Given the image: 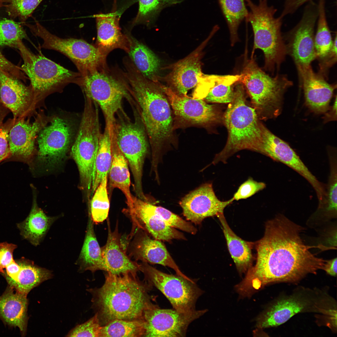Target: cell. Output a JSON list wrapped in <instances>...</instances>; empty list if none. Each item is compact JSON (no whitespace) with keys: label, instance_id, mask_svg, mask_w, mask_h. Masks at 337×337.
I'll return each mask as SVG.
<instances>
[{"label":"cell","instance_id":"cell-37","mask_svg":"<svg viewBox=\"0 0 337 337\" xmlns=\"http://www.w3.org/2000/svg\"><path fill=\"white\" fill-rule=\"evenodd\" d=\"M145 333L143 319L115 320L102 326L100 337H144Z\"/></svg>","mask_w":337,"mask_h":337},{"label":"cell","instance_id":"cell-31","mask_svg":"<svg viewBox=\"0 0 337 337\" xmlns=\"http://www.w3.org/2000/svg\"><path fill=\"white\" fill-rule=\"evenodd\" d=\"M129 43L128 53L136 69L144 77L158 81L160 61L155 54L135 38L127 35Z\"/></svg>","mask_w":337,"mask_h":337},{"label":"cell","instance_id":"cell-25","mask_svg":"<svg viewBox=\"0 0 337 337\" xmlns=\"http://www.w3.org/2000/svg\"><path fill=\"white\" fill-rule=\"evenodd\" d=\"M108 236L105 245L101 248L105 271L115 275L127 273H137L140 265L133 261L126 254L118 232V224L112 232L108 223Z\"/></svg>","mask_w":337,"mask_h":337},{"label":"cell","instance_id":"cell-41","mask_svg":"<svg viewBox=\"0 0 337 337\" xmlns=\"http://www.w3.org/2000/svg\"><path fill=\"white\" fill-rule=\"evenodd\" d=\"M236 82H217L209 90L205 99L207 101L212 103H230L234 99V85Z\"/></svg>","mask_w":337,"mask_h":337},{"label":"cell","instance_id":"cell-20","mask_svg":"<svg viewBox=\"0 0 337 337\" xmlns=\"http://www.w3.org/2000/svg\"><path fill=\"white\" fill-rule=\"evenodd\" d=\"M19 80L0 69V102L14 119L25 117L37 101L30 85L26 86Z\"/></svg>","mask_w":337,"mask_h":337},{"label":"cell","instance_id":"cell-21","mask_svg":"<svg viewBox=\"0 0 337 337\" xmlns=\"http://www.w3.org/2000/svg\"><path fill=\"white\" fill-rule=\"evenodd\" d=\"M296 65L306 105L316 114L326 113L330 109V103L336 85L329 84L324 76L314 72L310 64Z\"/></svg>","mask_w":337,"mask_h":337},{"label":"cell","instance_id":"cell-48","mask_svg":"<svg viewBox=\"0 0 337 337\" xmlns=\"http://www.w3.org/2000/svg\"><path fill=\"white\" fill-rule=\"evenodd\" d=\"M320 72L321 75L324 74L337 61V35L333 41V46L329 53L324 57L320 59Z\"/></svg>","mask_w":337,"mask_h":337},{"label":"cell","instance_id":"cell-53","mask_svg":"<svg viewBox=\"0 0 337 337\" xmlns=\"http://www.w3.org/2000/svg\"><path fill=\"white\" fill-rule=\"evenodd\" d=\"M336 96L334 102V105L331 108V110L330 112L326 113L325 116V121H328L331 120H335V118L336 119L337 116V100Z\"/></svg>","mask_w":337,"mask_h":337},{"label":"cell","instance_id":"cell-30","mask_svg":"<svg viewBox=\"0 0 337 337\" xmlns=\"http://www.w3.org/2000/svg\"><path fill=\"white\" fill-rule=\"evenodd\" d=\"M217 217L221 223L229 251L238 272L240 274L247 272L252 266V250L254 243L244 240L237 236L228 225L223 213Z\"/></svg>","mask_w":337,"mask_h":337},{"label":"cell","instance_id":"cell-52","mask_svg":"<svg viewBox=\"0 0 337 337\" xmlns=\"http://www.w3.org/2000/svg\"><path fill=\"white\" fill-rule=\"evenodd\" d=\"M337 258H334L330 260H326L323 268L328 275L333 276H336L337 274Z\"/></svg>","mask_w":337,"mask_h":337},{"label":"cell","instance_id":"cell-49","mask_svg":"<svg viewBox=\"0 0 337 337\" xmlns=\"http://www.w3.org/2000/svg\"><path fill=\"white\" fill-rule=\"evenodd\" d=\"M160 0H139V7L137 20L148 16L158 8Z\"/></svg>","mask_w":337,"mask_h":337},{"label":"cell","instance_id":"cell-35","mask_svg":"<svg viewBox=\"0 0 337 337\" xmlns=\"http://www.w3.org/2000/svg\"><path fill=\"white\" fill-rule=\"evenodd\" d=\"M111 141L108 129L105 126L99 141L96 156L91 189L94 193L103 178L108 176L112 161Z\"/></svg>","mask_w":337,"mask_h":337},{"label":"cell","instance_id":"cell-51","mask_svg":"<svg viewBox=\"0 0 337 337\" xmlns=\"http://www.w3.org/2000/svg\"><path fill=\"white\" fill-rule=\"evenodd\" d=\"M6 273L4 274L8 276L11 280H15L20 271L21 266L20 264L16 262L14 260L5 268Z\"/></svg>","mask_w":337,"mask_h":337},{"label":"cell","instance_id":"cell-39","mask_svg":"<svg viewBox=\"0 0 337 337\" xmlns=\"http://www.w3.org/2000/svg\"><path fill=\"white\" fill-rule=\"evenodd\" d=\"M108 176H106L94 192L91 200L90 216L93 223L102 222L108 217L110 203L107 190Z\"/></svg>","mask_w":337,"mask_h":337},{"label":"cell","instance_id":"cell-36","mask_svg":"<svg viewBox=\"0 0 337 337\" xmlns=\"http://www.w3.org/2000/svg\"><path fill=\"white\" fill-rule=\"evenodd\" d=\"M218 1L228 27L231 44L233 46L239 40V27L248 13L245 1L218 0Z\"/></svg>","mask_w":337,"mask_h":337},{"label":"cell","instance_id":"cell-8","mask_svg":"<svg viewBox=\"0 0 337 337\" xmlns=\"http://www.w3.org/2000/svg\"><path fill=\"white\" fill-rule=\"evenodd\" d=\"M132 108V121L124 109L116 114L111 131L117 145L126 158L134 180L133 190H143L142 178L143 166L148 150V136L137 110Z\"/></svg>","mask_w":337,"mask_h":337},{"label":"cell","instance_id":"cell-14","mask_svg":"<svg viewBox=\"0 0 337 337\" xmlns=\"http://www.w3.org/2000/svg\"><path fill=\"white\" fill-rule=\"evenodd\" d=\"M318 16V4L313 1L309 2L300 21L287 34V53L296 64L310 65L316 58L314 32Z\"/></svg>","mask_w":337,"mask_h":337},{"label":"cell","instance_id":"cell-55","mask_svg":"<svg viewBox=\"0 0 337 337\" xmlns=\"http://www.w3.org/2000/svg\"><path fill=\"white\" fill-rule=\"evenodd\" d=\"M0 5H1V3H0Z\"/></svg>","mask_w":337,"mask_h":337},{"label":"cell","instance_id":"cell-3","mask_svg":"<svg viewBox=\"0 0 337 337\" xmlns=\"http://www.w3.org/2000/svg\"><path fill=\"white\" fill-rule=\"evenodd\" d=\"M105 275L102 286L87 290L101 326L115 320L143 319L145 311L157 305L149 294L152 286L139 280L137 273Z\"/></svg>","mask_w":337,"mask_h":337},{"label":"cell","instance_id":"cell-18","mask_svg":"<svg viewBox=\"0 0 337 337\" xmlns=\"http://www.w3.org/2000/svg\"><path fill=\"white\" fill-rule=\"evenodd\" d=\"M262 131L260 153L295 171L310 183L316 195L321 194L324 190L325 184L311 173L294 150L263 125Z\"/></svg>","mask_w":337,"mask_h":337},{"label":"cell","instance_id":"cell-15","mask_svg":"<svg viewBox=\"0 0 337 337\" xmlns=\"http://www.w3.org/2000/svg\"><path fill=\"white\" fill-rule=\"evenodd\" d=\"M39 132L37 139L39 158L51 164L61 161L65 156L73 139L72 125L67 120L56 117Z\"/></svg>","mask_w":337,"mask_h":337},{"label":"cell","instance_id":"cell-28","mask_svg":"<svg viewBox=\"0 0 337 337\" xmlns=\"http://www.w3.org/2000/svg\"><path fill=\"white\" fill-rule=\"evenodd\" d=\"M112 155L109 173V191L118 188L124 193L126 199L127 208L133 203V195L130 191V179L128 161L116 143L113 134L110 133Z\"/></svg>","mask_w":337,"mask_h":337},{"label":"cell","instance_id":"cell-16","mask_svg":"<svg viewBox=\"0 0 337 337\" xmlns=\"http://www.w3.org/2000/svg\"><path fill=\"white\" fill-rule=\"evenodd\" d=\"M232 198L221 201L216 196L211 183H204L189 192L179 202L183 213L192 222L200 225L205 218L217 217L234 201Z\"/></svg>","mask_w":337,"mask_h":337},{"label":"cell","instance_id":"cell-45","mask_svg":"<svg viewBox=\"0 0 337 337\" xmlns=\"http://www.w3.org/2000/svg\"><path fill=\"white\" fill-rule=\"evenodd\" d=\"M266 187L265 183L258 182L250 177L239 186L232 198L234 200L236 201L246 199L263 190Z\"/></svg>","mask_w":337,"mask_h":337},{"label":"cell","instance_id":"cell-42","mask_svg":"<svg viewBox=\"0 0 337 337\" xmlns=\"http://www.w3.org/2000/svg\"><path fill=\"white\" fill-rule=\"evenodd\" d=\"M8 110L0 102V163L11 156L8 134L14 119L9 120L4 123V120Z\"/></svg>","mask_w":337,"mask_h":337},{"label":"cell","instance_id":"cell-19","mask_svg":"<svg viewBox=\"0 0 337 337\" xmlns=\"http://www.w3.org/2000/svg\"><path fill=\"white\" fill-rule=\"evenodd\" d=\"M133 203L126 210L132 222V235L136 229L150 234L156 240L170 242L173 239L186 240L184 234L167 224L149 208L148 203L133 196Z\"/></svg>","mask_w":337,"mask_h":337},{"label":"cell","instance_id":"cell-33","mask_svg":"<svg viewBox=\"0 0 337 337\" xmlns=\"http://www.w3.org/2000/svg\"><path fill=\"white\" fill-rule=\"evenodd\" d=\"M19 264L21 269L15 280L4 275L9 286L21 293L27 295L34 288L52 276L50 271L38 266L30 261L24 260Z\"/></svg>","mask_w":337,"mask_h":337},{"label":"cell","instance_id":"cell-47","mask_svg":"<svg viewBox=\"0 0 337 337\" xmlns=\"http://www.w3.org/2000/svg\"><path fill=\"white\" fill-rule=\"evenodd\" d=\"M0 69L8 75L19 80L25 81L27 77L21 67L12 63L0 51Z\"/></svg>","mask_w":337,"mask_h":337},{"label":"cell","instance_id":"cell-50","mask_svg":"<svg viewBox=\"0 0 337 337\" xmlns=\"http://www.w3.org/2000/svg\"><path fill=\"white\" fill-rule=\"evenodd\" d=\"M313 0H285L283 10L280 17L282 18L295 13L301 6Z\"/></svg>","mask_w":337,"mask_h":337},{"label":"cell","instance_id":"cell-44","mask_svg":"<svg viewBox=\"0 0 337 337\" xmlns=\"http://www.w3.org/2000/svg\"><path fill=\"white\" fill-rule=\"evenodd\" d=\"M9 8L16 16L25 20L42 0H7Z\"/></svg>","mask_w":337,"mask_h":337},{"label":"cell","instance_id":"cell-7","mask_svg":"<svg viewBox=\"0 0 337 337\" xmlns=\"http://www.w3.org/2000/svg\"><path fill=\"white\" fill-rule=\"evenodd\" d=\"M239 75L238 81L247 90L255 106L265 118L276 117L280 114L284 94L293 85L287 76H270L252 57L245 60Z\"/></svg>","mask_w":337,"mask_h":337},{"label":"cell","instance_id":"cell-26","mask_svg":"<svg viewBox=\"0 0 337 337\" xmlns=\"http://www.w3.org/2000/svg\"><path fill=\"white\" fill-rule=\"evenodd\" d=\"M97 29V46L106 55L111 51L120 48L127 53L129 43L127 35L123 34L115 11L95 15Z\"/></svg>","mask_w":337,"mask_h":337},{"label":"cell","instance_id":"cell-46","mask_svg":"<svg viewBox=\"0 0 337 337\" xmlns=\"http://www.w3.org/2000/svg\"><path fill=\"white\" fill-rule=\"evenodd\" d=\"M17 247L16 245L6 242L0 243V272L4 274V269L14 261L13 252Z\"/></svg>","mask_w":337,"mask_h":337},{"label":"cell","instance_id":"cell-22","mask_svg":"<svg viewBox=\"0 0 337 337\" xmlns=\"http://www.w3.org/2000/svg\"><path fill=\"white\" fill-rule=\"evenodd\" d=\"M46 122L40 116L32 123L26 120L25 117L14 119L8 134L11 156L22 160L30 159L35 150L36 135Z\"/></svg>","mask_w":337,"mask_h":337},{"label":"cell","instance_id":"cell-34","mask_svg":"<svg viewBox=\"0 0 337 337\" xmlns=\"http://www.w3.org/2000/svg\"><path fill=\"white\" fill-rule=\"evenodd\" d=\"M93 223L90 215L84 243L77 263L81 271H105L101 248L95 235Z\"/></svg>","mask_w":337,"mask_h":337},{"label":"cell","instance_id":"cell-43","mask_svg":"<svg viewBox=\"0 0 337 337\" xmlns=\"http://www.w3.org/2000/svg\"><path fill=\"white\" fill-rule=\"evenodd\" d=\"M101 327L97 315L95 313L88 321L71 330L66 336L100 337Z\"/></svg>","mask_w":337,"mask_h":337},{"label":"cell","instance_id":"cell-2","mask_svg":"<svg viewBox=\"0 0 337 337\" xmlns=\"http://www.w3.org/2000/svg\"><path fill=\"white\" fill-rule=\"evenodd\" d=\"M123 79L141 118L152 150L151 168L157 169L163 149L170 143L173 126L170 103L157 81L144 77L132 64L126 67Z\"/></svg>","mask_w":337,"mask_h":337},{"label":"cell","instance_id":"cell-12","mask_svg":"<svg viewBox=\"0 0 337 337\" xmlns=\"http://www.w3.org/2000/svg\"><path fill=\"white\" fill-rule=\"evenodd\" d=\"M140 265L144 280L165 296L173 309L184 313L197 310L196 302L203 291L193 280L163 272L146 262Z\"/></svg>","mask_w":337,"mask_h":337},{"label":"cell","instance_id":"cell-29","mask_svg":"<svg viewBox=\"0 0 337 337\" xmlns=\"http://www.w3.org/2000/svg\"><path fill=\"white\" fill-rule=\"evenodd\" d=\"M330 172L325 195L309 220L315 226L337 217V160L336 153L329 151Z\"/></svg>","mask_w":337,"mask_h":337},{"label":"cell","instance_id":"cell-10","mask_svg":"<svg viewBox=\"0 0 337 337\" xmlns=\"http://www.w3.org/2000/svg\"><path fill=\"white\" fill-rule=\"evenodd\" d=\"M106 69L96 70L83 76L81 86L84 94L99 107L103 114L105 126L113 128L116 113L123 109L122 101L132 97L121 79L109 74Z\"/></svg>","mask_w":337,"mask_h":337},{"label":"cell","instance_id":"cell-9","mask_svg":"<svg viewBox=\"0 0 337 337\" xmlns=\"http://www.w3.org/2000/svg\"><path fill=\"white\" fill-rule=\"evenodd\" d=\"M17 48L24 62L21 68L30 80L36 100L71 83L81 86L83 78L79 72L66 69L42 55L34 54L22 42Z\"/></svg>","mask_w":337,"mask_h":337},{"label":"cell","instance_id":"cell-11","mask_svg":"<svg viewBox=\"0 0 337 337\" xmlns=\"http://www.w3.org/2000/svg\"><path fill=\"white\" fill-rule=\"evenodd\" d=\"M31 28L34 34L42 40V48L56 51L66 56L82 76L94 71L106 68V55L96 45L81 39L59 37L38 22Z\"/></svg>","mask_w":337,"mask_h":337},{"label":"cell","instance_id":"cell-23","mask_svg":"<svg viewBox=\"0 0 337 337\" xmlns=\"http://www.w3.org/2000/svg\"><path fill=\"white\" fill-rule=\"evenodd\" d=\"M205 42L189 55L174 64L166 80L174 91L187 96L188 91L196 86L202 71L201 59Z\"/></svg>","mask_w":337,"mask_h":337},{"label":"cell","instance_id":"cell-40","mask_svg":"<svg viewBox=\"0 0 337 337\" xmlns=\"http://www.w3.org/2000/svg\"><path fill=\"white\" fill-rule=\"evenodd\" d=\"M27 38L25 31L17 23L6 19L0 21V47L8 46L17 48L22 39Z\"/></svg>","mask_w":337,"mask_h":337},{"label":"cell","instance_id":"cell-27","mask_svg":"<svg viewBox=\"0 0 337 337\" xmlns=\"http://www.w3.org/2000/svg\"><path fill=\"white\" fill-rule=\"evenodd\" d=\"M27 296L9 286L0 296V317L8 325L18 327L23 335L27 324Z\"/></svg>","mask_w":337,"mask_h":337},{"label":"cell","instance_id":"cell-6","mask_svg":"<svg viewBox=\"0 0 337 337\" xmlns=\"http://www.w3.org/2000/svg\"><path fill=\"white\" fill-rule=\"evenodd\" d=\"M250 11L245 19L252 27L254 34L252 53L256 49L264 54V69L272 74L278 69L287 53L281 32L283 18L275 17L277 9L268 5L267 0H259L258 4L245 0Z\"/></svg>","mask_w":337,"mask_h":337},{"label":"cell","instance_id":"cell-5","mask_svg":"<svg viewBox=\"0 0 337 337\" xmlns=\"http://www.w3.org/2000/svg\"><path fill=\"white\" fill-rule=\"evenodd\" d=\"M336 307V301L327 291L300 286L271 302L258 316L256 325L259 329L277 326L303 312L319 313L326 318Z\"/></svg>","mask_w":337,"mask_h":337},{"label":"cell","instance_id":"cell-24","mask_svg":"<svg viewBox=\"0 0 337 337\" xmlns=\"http://www.w3.org/2000/svg\"><path fill=\"white\" fill-rule=\"evenodd\" d=\"M140 230L131 245L130 255L134 258L142 262L168 266L173 270L176 274L191 279L180 271L163 243L152 239L146 232Z\"/></svg>","mask_w":337,"mask_h":337},{"label":"cell","instance_id":"cell-38","mask_svg":"<svg viewBox=\"0 0 337 337\" xmlns=\"http://www.w3.org/2000/svg\"><path fill=\"white\" fill-rule=\"evenodd\" d=\"M325 4V0H319L318 4L317 27L314 43L316 58L319 59L329 53L333 43L326 17Z\"/></svg>","mask_w":337,"mask_h":337},{"label":"cell","instance_id":"cell-32","mask_svg":"<svg viewBox=\"0 0 337 337\" xmlns=\"http://www.w3.org/2000/svg\"><path fill=\"white\" fill-rule=\"evenodd\" d=\"M57 217L47 216L34 202L27 218L17 225L21 234L32 245H39Z\"/></svg>","mask_w":337,"mask_h":337},{"label":"cell","instance_id":"cell-13","mask_svg":"<svg viewBox=\"0 0 337 337\" xmlns=\"http://www.w3.org/2000/svg\"><path fill=\"white\" fill-rule=\"evenodd\" d=\"M207 311L197 310L190 313H181L173 309H161L157 305L144 312V336L184 337L190 324Z\"/></svg>","mask_w":337,"mask_h":337},{"label":"cell","instance_id":"cell-4","mask_svg":"<svg viewBox=\"0 0 337 337\" xmlns=\"http://www.w3.org/2000/svg\"><path fill=\"white\" fill-rule=\"evenodd\" d=\"M245 88L239 81L234 85V95L224 115L228 132L224 148L217 154L211 164H224L236 153L248 149L260 153L262 141V125L255 109L247 103Z\"/></svg>","mask_w":337,"mask_h":337},{"label":"cell","instance_id":"cell-54","mask_svg":"<svg viewBox=\"0 0 337 337\" xmlns=\"http://www.w3.org/2000/svg\"><path fill=\"white\" fill-rule=\"evenodd\" d=\"M162 0L163 1H164V2H169V1H171V0Z\"/></svg>","mask_w":337,"mask_h":337},{"label":"cell","instance_id":"cell-1","mask_svg":"<svg viewBox=\"0 0 337 337\" xmlns=\"http://www.w3.org/2000/svg\"><path fill=\"white\" fill-rule=\"evenodd\" d=\"M303 229L281 214L266 223L263 237L254 243L255 265L235 286L241 296L249 297L271 283H297L323 270L326 260L310 251L300 236Z\"/></svg>","mask_w":337,"mask_h":337},{"label":"cell","instance_id":"cell-17","mask_svg":"<svg viewBox=\"0 0 337 337\" xmlns=\"http://www.w3.org/2000/svg\"><path fill=\"white\" fill-rule=\"evenodd\" d=\"M178 122L187 125L207 126L216 122L219 115L214 106L202 99L180 95L170 88L160 85Z\"/></svg>","mask_w":337,"mask_h":337}]
</instances>
